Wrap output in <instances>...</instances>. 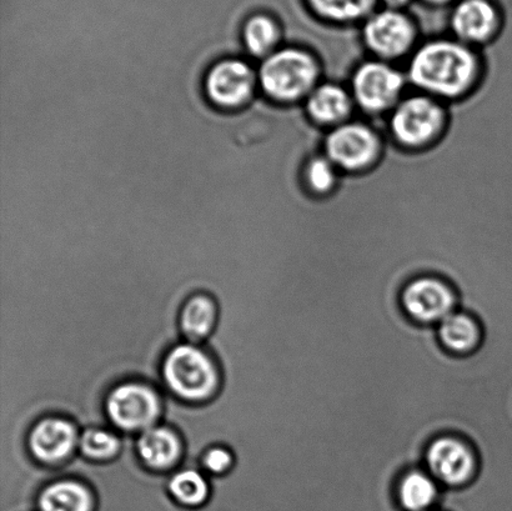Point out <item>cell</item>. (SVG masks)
Instances as JSON below:
<instances>
[{"label":"cell","instance_id":"cell-1","mask_svg":"<svg viewBox=\"0 0 512 511\" xmlns=\"http://www.w3.org/2000/svg\"><path fill=\"white\" fill-rule=\"evenodd\" d=\"M476 73L475 52L460 40H429L409 64V79L415 87L448 100L463 95Z\"/></svg>","mask_w":512,"mask_h":511},{"label":"cell","instance_id":"cell-29","mask_svg":"<svg viewBox=\"0 0 512 511\" xmlns=\"http://www.w3.org/2000/svg\"><path fill=\"white\" fill-rule=\"evenodd\" d=\"M435 511H438V510H435Z\"/></svg>","mask_w":512,"mask_h":511},{"label":"cell","instance_id":"cell-9","mask_svg":"<svg viewBox=\"0 0 512 511\" xmlns=\"http://www.w3.org/2000/svg\"><path fill=\"white\" fill-rule=\"evenodd\" d=\"M416 32L415 19L405 10L378 8L364 20L361 37L378 57L394 59L408 52Z\"/></svg>","mask_w":512,"mask_h":511},{"label":"cell","instance_id":"cell-12","mask_svg":"<svg viewBox=\"0 0 512 511\" xmlns=\"http://www.w3.org/2000/svg\"><path fill=\"white\" fill-rule=\"evenodd\" d=\"M504 17L498 0H458L450 9L449 27L461 43L479 47L499 33Z\"/></svg>","mask_w":512,"mask_h":511},{"label":"cell","instance_id":"cell-17","mask_svg":"<svg viewBox=\"0 0 512 511\" xmlns=\"http://www.w3.org/2000/svg\"><path fill=\"white\" fill-rule=\"evenodd\" d=\"M138 452L149 468L165 470L178 462L182 454V445L172 430L152 427L145 430L140 437Z\"/></svg>","mask_w":512,"mask_h":511},{"label":"cell","instance_id":"cell-27","mask_svg":"<svg viewBox=\"0 0 512 511\" xmlns=\"http://www.w3.org/2000/svg\"><path fill=\"white\" fill-rule=\"evenodd\" d=\"M418 2L430 8H445L450 7V5L453 7L458 0H418Z\"/></svg>","mask_w":512,"mask_h":511},{"label":"cell","instance_id":"cell-26","mask_svg":"<svg viewBox=\"0 0 512 511\" xmlns=\"http://www.w3.org/2000/svg\"><path fill=\"white\" fill-rule=\"evenodd\" d=\"M414 0H378V8L405 10Z\"/></svg>","mask_w":512,"mask_h":511},{"label":"cell","instance_id":"cell-10","mask_svg":"<svg viewBox=\"0 0 512 511\" xmlns=\"http://www.w3.org/2000/svg\"><path fill=\"white\" fill-rule=\"evenodd\" d=\"M404 84L403 74L378 60L361 64L351 79L356 103L369 113L390 108L403 92Z\"/></svg>","mask_w":512,"mask_h":511},{"label":"cell","instance_id":"cell-25","mask_svg":"<svg viewBox=\"0 0 512 511\" xmlns=\"http://www.w3.org/2000/svg\"><path fill=\"white\" fill-rule=\"evenodd\" d=\"M232 455L225 449L209 450L204 458V465L214 474H222L232 467Z\"/></svg>","mask_w":512,"mask_h":511},{"label":"cell","instance_id":"cell-5","mask_svg":"<svg viewBox=\"0 0 512 511\" xmlns=\"http://www.w3.org/2000/svg\"><path fill=\"white\" fill-rule=\"evenodd\" d=\"M400 303L413 322L423 325H438L459 309L453 285L435 275L410 279L401 290Z\"/></svg>","mask_w":512,"mask_h":511},{"label":"cell","instance_id":"cell-11","mask_svg":"<svg viewBox=\"0 0 512 511\" xmlns=\"http://www.w3.org/2000/svg\"><path fill=\"white\" fill-rule=\"evenodd\" d=\"M160 400L154 390L143 384L120 385L109 394L107 412L118 428L135 432L154 427L160 415Z\"/></svg>","mask_w":512,"mask_h":511},{"label":"cell","instance_id":"cell-24","mask_svg":"<svg viewBox=\"0 0 512 511\" xmlns=\"http://www.w3.org/2000/svg\"><path fill=\"white\" fill-rule=\"evenodd\" d=\"M119 439L103 429H89L80 439V448L88 458L107 460L119 452Z\"/></svg>","mask_w":512,"mask_h":511},{"label":"cell","instance_id":"cell-8","mask_svg":"<svg viewBox=\"0 0 512 511\" xmlns=\"http://www.w3.org/2000/svg\"><path fill=\"white\" fill-rule=\"evenodd\" d=\"M324 149L325 157L336 168L348 173H359L379 158L381 139L366 124L345 123L326 135Z\"/></svg>","mask_w":512,"mask_h":511},{"label":"cell","instance_id":"cell-4","mask_svg":"<svg viewBox=\"0 0 512 511\" xmlns=\"http://www.w3.org/2000/svg\"><path fill=\"white\" fill-rule=\"evenodd\" d=\"M479 459L473 445L458 435L436 437L425 452V469L441 487L461 488L478 473Z\"/></svg>","mask_w":512,"mask_h":511},{"label":"cell","instance_id":"cell-2","mask_svg":"<svg viewBox=\"0 0 512 511\" xmlns=\"http://www.w3.org/2000/svg\"><path fill=\"white\" fill-rule=\"evenodd\" d=\"M319 74V65L309 52L283 48L263 59L258 73L259 87L273 102L288 105L309 95Z\"/></svg>","mask_w":512,"mask_h":511},{"label":"cell","instance_id":"cell-3","mask_svg":"<svg viewBox=\"0 0 512 511\" xmlns=\"http://www.w3.org/2000/svg\"><path fill=\"white\" fill-rule=\"evenodd\" d=\"M165 383L179 398L199 402L217 389L218 372L207 354L194 345L174 348L165 359Z\"/></svg>","mask_w":512,"mask_h":511},{"label":"cell","instance_id":"cell-20","mask_svg":"<svg viewBox=\"0 0 512 511\" xmlns=\"http://www.w3.org/2000/svg\"><path fill=\"white\" fill-rule=\"evenodd\" d=\"M39 508L40 511H92L93 498L84 485L64 480L44 490Z\"/></svg>","mask_w":512,"mask_h":511},{"label":"cell","instance_id":"cell-13","mask_svg":"<svg viewBox=\"0 0 512 511\" xmlns=\"http://www.w3.org/2000/svg\"><path fill=\"white\" fill-rule=\"evenodd\" d=\"M78 442L77 429L68 420L45 419L35 425L29 447L35 458L44 463H59L72 454Z\"/></svg>","mask_w":512,"mask_h":511},{"label":"cell","instance_id":"cell-28","mask_svg":"<svg viewBox=\"0 0 512 511\" xmlns=\"http://www.w3.org/2000/svg\"><path fill=\"white\" fill-rule=\"evenodd\" d=\"M466 265H468V264H466ZM459 267H463V265H459ZM459 267H456V268H459ZM453 269H455V268H453ZM453 269H451V270H453ZM449 272H450V270H449ZM449 272H448V273H449ZM445 274H446V273H445ZM445 274H444V277H445ZM444 277H443V279H444Z\"/></svg>","mask_w":512,"mask_h":511},{"label":"cell","instance_id":"cell-21","mask_svg":"<svg viewBox=\"0 0 512 511\" xmlns=\"http://www.w3.org/2000/svg\"><path fill=\"white\" fill-rule=\"evenodd\" d=\"M215 307L212 300L205 297H195L189 300L182 313V329L193 342L208 337L215 322Z\"/></svg>","mask_w":512,"mask_h":511},{"label":"cell","instance_id":"cell-23","mask_svg":"<svg viewBox=\"0 0 512 511\" xmlns=\"http://www.w3.org/2000/svg\"><path fill=\"white\" fill-rule=\"evenodd\" d=\"M304 185L311 194L321 195L333 192L338 184L339 175L336 167L326 157H314L308 160L303 170Z\"/></svg>","mask_w":512,"mask_h":511},{"label":"cell","instance_id":"cell-16","mask_svg":"<svg viewBox=\"0 0 512 511\" xmlns=\"http://www.w3.org/2000/svg\"><path fill=\"white\" fill-rule=\"evenodd\" d=\"M350 110L348 92L334 83H324L311 90L305 103V112L311 122L321 125L341 122Z\"/></svg>","mask_w":512,"mask_h":511},{"label":"cell","instance_id":"cell-18","mask_svg":"<svg viewBox=\"0 0 512 511\" xmlns=\"http://www.w3.org/2000/svg\"><path fill=\"white\" fill-rule=\"evenodd\" d=\"M316 18L331 24L361 22L378 9V0H303Z\"/></svg>","mask_w":512,"mask_h":511},{"label":"cell","instance_id":"cell-7","mask_svg":"<svg viewBox=\"0 0 512 511\" xmlns=\"http://www.w3.org/2000/svg\"><path fill=\"white\" fill-rule=\"evenodd\" d=\"M445 122V110L428 97L406 98L396 105L390 118V132L408 149L428 147Z\"/></svg>","mask_w":512,"mask_h":511},{"label":"cell","instance_id":"cell-19","mask_svg":"<svg viewBox=\"0 0 512 511\" xmlns=\"http://www.w3.org/2000/svg\"><path fill=\"white\" fill-rule=\"evenodd\" d=\"M245 49L255 58L269 57L281 39L279 20L268 13H256L245 20L242 29Z\"/></svg>","mask_w":512,"mask_h":511},{"label":"cell","instance_id":"cell-22","mask_svg":"<svg viewBox=\"0 0 512 511\" xmlns=\"http://www.w3.org/2000/svg\"><path fill=\"white\" fill-rule=\"evenodd\" d=\"M170 493L179 503L195 507L208 498L209 487L203 475L195 470H184L174 475L169 484Z\"/></svg>","mask_w":512,"mask_h":511},{"label":"cell","instance_id":"cell-6","mask_svg":"<svg viewBox=\"0 0 512 511\" xmlns=\"http://www.w3.org/2000/svg\"><path fill=\"white\" fill-rule=\"evenodd\" d=\"M258 85L252 65L243 59L225 58L205 75L204 92L215 108L234 112L247 107Z\"/></svg>","mask_w":512,"mask_h":511},{"label":"cell","instance_id":"cell-15","mask_svg":"<svg viewBox=\"0 0 512 511\" xmlns=\"http://www.w3.org/2000/svg\"><path fill=\"white\" fill-rule=\"evenodd\" d=\"M436 332L444 349L456 355L474 353L483 340V329L479 320L461 309L436 325Z\"/></svg>","mask_w":512,"mask_h":511},{"label":"cell","instance_id":"cell-14","mask_svg":"<svg viewBox=\"0 0 512 511\" xmlns=\"http://www.w3.org/2000/svg\"><path fill=\"white\" fill-rule=\"evenodd\" d=\"M441 489L425 468L410 469L396 483V500L403 511H435Z\"/></svg>","mask_w":512,"mask_h":511}]
</instances>
